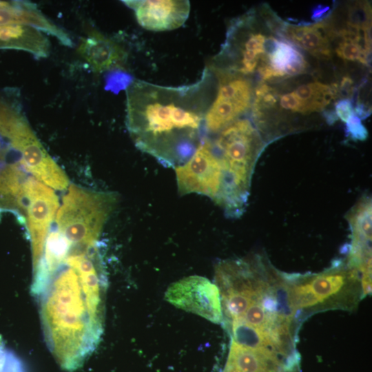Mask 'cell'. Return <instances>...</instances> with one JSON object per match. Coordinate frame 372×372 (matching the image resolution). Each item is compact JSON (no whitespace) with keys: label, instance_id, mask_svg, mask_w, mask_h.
Segmentation results:
<instances>
[{"label":"cell","instance_id":"1","mask_svg":"<svg viewBox=\"0 0 372 372\" xmlns=\"http://www.w3.org/2000/svg\"><path fill=\"white\" fill-rule=\"evenodd\" d=\"M107 278L98 247L70 252L32 295L43 337L60 367L82 366L103 331Z\"/></svg>","mask_w":372,"mask_h":372},{"label":"cell","instance_id":"2","mask_svg":"<svg viewBox=\"0 0 372 372\" xmlns=\"http://www.w3.org/2000/svg\"><path fill=\"white\" fill-rule=\"evenodd\" d=\"M211 74L208 66L195 83L180 86L131 81L125 89L126 125L136 147L165 166L187 162L204 140Z\"/></svg>","mask_w":372,"mask_h":372},{"label":"cell","instance_id":"3","mask_svg":"<svg viewBox=\"0 0 372 372\" xmlns=\"http://www.w3.org/2000/svg\"><path fill=\"white\" fill-rule=\"evenodd\" d=\"M291 304L300 320L332 309L352 311L364 297L359 271L340 262L318 273L287 275Z\"/></svg>","mask_w":372,"mask_h":372},{"label":"cell","instance_id":"4","mask_svg":"<svg viewBox=\"0 0 372 372\" xmlns=\"http://www.w3.org/2000/svg\"><path fill=\"white\" fill-rule=\"evenodd\" d=\"M55 217L56 230L72 248L94 247L117 203L111 192L92 190L70 184Z\"/></svg>","mask_w":372,"mask_h":372},{"label":"cell","instance_id":"5","mask_svg":"<svg viewBox=\"0 0 372 372\" xmlns=\"http://www.w3.org/2000/svg\"><path fill=\"white\" fill-rule=\"evenodd\" d=\"M0 135L19 153V163L31 176L54 190L68 189V176L45 150L19 108L10 106L0 114Z\"/></svg>","mask_w":372,"mask_h":372},{"label":"cell","instance_id":"6","mask_svg":"<svg viewBox=\"0 0 372 372\" xmlns=\"http://www.w3.org/2000/svg\"><path fill=\"white\" fill-rule=\"evenodd\" d=\"M25 225L31 247L32 270L38 265L60 203L54 190L32 176L24 185Z\"/></svg>","mask_w":372,"mask_h":372},{"label":"cell","instance_id":"7","mask_svg":"<svg viewBox=\"0 0 372 372\" xmlns=\"http://www.w3.org/2000/svg\"><path fill=\"white\" fill-rule=\"evenodd\" d=\"M223 165L241 180L250 183L262 143L248 119H238L221 130L215 143Z\"/></svg>","mask_w":372,"mask_h":372},{"label":"cell","instance_id":"8","mask_svg":"<svg viewBox=\"0 0 372 372\" xmlns=\"http://www.w3.org/2000/svg\"><path fill=\"white\" fill-rule=\"evenodd\" d=\"M175 172L180 194L196 193L215 201L223 184V169L222 161L209 140L204 138L192 156L175 167Z\"/></svg>","mask_w":372,"mask_h":372},{"label":"cell","instance_id":"9","mask_svg":"<svg viewBox=\"0 0 372 372\" xmlns=\"http://www.w3.org/2000/svg\"><path fill=\"white\" fill-rule=\"evenodd\" d=\"M213 70L218 76V89L204 120L205 128L210 133L218 132L235 121L249 107L252 95L247 79L223 70Z\"/></svg>","mask_w":372,"mask_h":372},{"label":"cell","instance_id":"10","mask_svg":"<svg viewBox=\"0 0 372 372\" xmlns=\"http://www.w3.org/2000/svg\"><path fill=\"white\" fill-rule=\"evenodd\" d=\"M164 298L177 308L211 322L223 323L219 289L205 277L191 276L172 283L166 290Z\"/></svg>","mask_w":372,"mask_h":372},{"label":"cell","instance_id":"11","mask_svg":"<svg viewBox=\"0 0 372 372\" xmlns=\"http://www.w3.org/2000/svg\"><path fill=\"white\" fill-rule=\"evenodd\" d=\"M134 12L145 30L169 31L182 26L189 17L190 3L180 0H130L123 1Z\"/></svg>","mask_w":372,"mask_h":372},{"label":"cell","instance_id":"12","mask_svg":"<svg viewBox=\"0 0 372 372\" xmlns=\"http://www.w3.org/2000/svg\"><path fill=\"white\" fill-rule=\"evenodd\" d=\"M77 52L96 73L120 68L127 59V52L118 43L95 29L81 38Z\"/></svg>","mask_w":372,"mask_h":372},{"label":"cell","instance_id":"13","mask_svg":"<svg viewBox=\"0 0 372 372\" xmlns=\"http://www.w3.org/2000/svg\"><path fill=\"white\" fill-rule=\"evenodd\" d=\"M266 43L267 56L262 59L258 72L262 80L288 77L303 74L307 69L304 56L289 43L273 37Z\"/></svg>","mask_w":372,"mask_h":372},{"label":"cell","instance_id":"14","mask_svg":"<svg viewBox=\"0 0 372 372\" xmlns=\"http://www.w3.org/2000/svg\"><path fill=\"white\" fill-rule=\"evenodd\" d=\"M371 200L366 198L348 216L352 242L347 262L359 271L371 265Z\"/></svg>","mask_w":372,"mask_h":372},{"label":"cell","instance_id":"15","mask_svg":"<svg viewBox=\"0 0 372 372\" xmlns=\"http://www.w3.org/2000/svg\"><path fill=\"white\" fill-rule=\"evenodd\" d=\"M223 372H291L286 362L269 352L244 347L231 341Z\"/></svg>","mask_w":372,"mask_h":372},{"label":"cell","instance_id":"16","mask_svg":"<svg viewBox=\"0 0 372 372\" xmlns=\"http://www.w3.org/2000/svg\"><path fill=\"white\" fill-rule=\"evenodd\" d=\"M287 37L297 45L318 58L331 56L330 39L332 34L328 25L323 23L303 26H290Z\"/></svg>","mask_w":372,"mask_h":372},{"label":"cell","instance_id":"17","mask_svg":"<svg viewBox=\"0 0 372 372\" xmlns=\"http://www.w3.org/2000/svg\"><path fill=\"white\" fill-rule=\"evenodd\" d=\"M267 39L261 33H249L241 41L236 63L231 67L242 74L252 73L256 68L260 56L266 52Z\"/></svg>","mask_w":372,"mask_h":372},{"label":"cell","instance_id":"18","mask_svg":"<svg viewBox=\"0 0 372 372\" xmlns=\"http://www.w3.org/2000/svg\"><path fill=\"white\" fill-rule=\"evenodd\" d=\"M293 93L300 103V113L302 114L322 111L333 96L331 86L319 82L301 85Z\"/></svg>","mask_w":372,"mask_h":372},{"label":"cell","instance_id":"19","mask_svg":"<svg viewBox=\"0 0 372 372\" xmlns=\"http://www.w3.org/2000/svg\"><path fill=\"white\" fill-rule=\"evenodd\" d=\"M0 372H26L21 360L6 348L0 335Z\"/></svg>","mask_w":372,"mask_h":372},{"label":"cell","instance_id":"20","mask_svg":"<svg viewBox=\"0 0 372 372\" xmlns=\"http://www.w3.org/2000/svg\"><path fill=\"white\" fill-rule=\"evenodd\" d=\"M347 130L352 139L364 141L368 137V132L362 125L360 118L353 114L347 122Z\"/></svg>","mask_w":372,"mask_h":372},{"label":"cell","instance_id":"21","mask_svg":"<svg viewBox=\"0 0 372 372\" xmlns=\"http://www.w3.org/2000/svg\"><path fill=\"white\" fill-rule=\"evenodd\" d=\"M335 113L342 121L347 123L354 114L351 101L345 99L338 101L335 103Z\"/></svg>","mask_w":372,"mask_h":372},{"label":"cell","instance_id":"22","mask_svg":"<svg viewBox=\"0 0 372 372\" xmlns=\"http://www.w3.org/2000/svg\"><path fill=\"white\" fill-rule=\"evenodd\" d=\"M280 105L282 109L300 113V103L293 92L282 95L280 99Z\"/></svg>","mask_w":372,"mask_h":372}]
</instances>
